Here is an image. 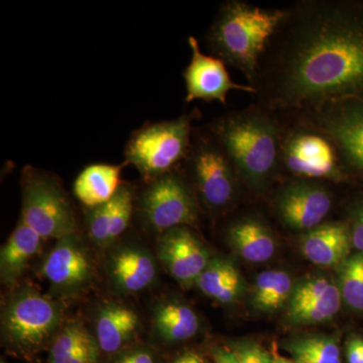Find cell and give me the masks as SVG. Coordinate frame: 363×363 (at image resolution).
<instances>
[{
    "instance_id": "obj_34",
    "label": "cell",
    "mask_w": 363,
    "mask_h": 363,
    "mask_svg": "<svg viewBox=\"0 0 363 363\" xmlns=\"http://www.w3.org/2000/svg\"><path fill=\"white\" fill-rule=\"evenodd\" d=\"M348 363H363V339L354 336L351 337L346 347Z\"/></svg>"
},
{
    "instance_id": "obj_4",
    "label": "cell",
    "mask_w": 363,
    "mask_h": 363,
    "mask_svg": "<svg viewBox=\"0 0 363 363\" xmlns=\"http://www.w3.org/2000/svg\"><path fill=\"white\" fill-rule=\"evenodd\" d=\"M65 323L60 300L44 295L35 286L14 288L2 308V346L13 357L32 362L49 350Z\"/></svg>"
},
{
    "instance_id": "obj_22",
    "label": "cell",
    "mask_w": 363,
    "mask_h": 363,
    "mask_svg": "<svg viewBox=\"0 0 363 363\" xmlns=\"http://www.w3.org/2000/svg\"><path fill=\"white\" fill-rule=\"evenodd\" d=\"M206 297L223 305L238 302L245 292V279L231 260L211 257L209 264L196 281Z\"/></svg>"
},
{
    "instance_id": "obj_18",
    "label": "cell",
    "mask_w": 363,
    "mask_h": 363,
    "mask_svg": "<svg viewBox=\"0 0 363 363\" xmlns=\"http://www.w3.org/2000/svg\"><path fill=\"white\" fill-rule=\"evenodd\" d=\"M44 241L42 236L21 219L0 252L2 284L13 289L18 286L28 264L42 250Z\"/></svg>"
},
{
    "instance_id": "obj_15",
    "label": "cell",
    "mask_w": 363,
    "mask_h": 363,
    "mask_svg": "<svg viewBox=\"0 0 363 363\" xmlns=\"http://www.w3.org/2000/svg\"><path fill=\"white\" fill-rule=\"evenodd\" d=\"M106 272L117 292L140 293L157 281V262L147 248L138 245H123L109 255Z\"/></svg>"
},
{
    "instance_id": "obj_9",
    "label": "cell",
    "mask_w": 363,
    "mask_h": 363,
    "mask_svg": "<svg viewBox=\"0 0 363 363\" xmlns=\"http://www.w3.org/2000/svg\"><path fill=\"white\" fill-rule=\"evenodd\" d=\"M40 274L57 300L77 298L93 286L96 276L94 262L79 233L56 240L48 252Z\"/></svg>"
},
{
    "instance_id": "obj_27",
    "label": "cell",
    "mask_w": 363,
    "mask_h": 363,
    "mask_svg": "<svg viewBox=\"0 0 363 363\" xmlns=\"http://www.w3.org/2000/svg\"><path fill=\"white\" fill-rule=\"evenodd\" d=\"M342 303L337 283L322 297L304 306L288 310L286 317L294 325H314L329 321L339 312Z\"/></svg>"
},
{
    "instance_id": "obj_1",
    "label": "cell",
    "mask_w": 363,
    "mask_h": 363,
    "mask_svg": "<svg viewBox=\"0 0 363 363\" xmlns=\"http://www.w3.org/2000/svg\"><path fill=\"white\" fill-rule=\"evenodd\" d=\"M272 108L317 111L363 97V9L330 0L286 11L255 80Z\"/></svg>"
},
{
    "instance_id": "obj_31",
    "label": "cell",
    "mask_w": 363,
    "mask_h": 363,
    "mask_svg": "<svg viewBox=\"0 0 363 363\" xmlns=\"http://www.w3.org/2000/svg\"><path fill=\"white\" fill-rule=\"evenodd\" d=\"M106 363H161L159 352L150 345L133 344L108 357Z\"/></svg>"
},
{
    "instance_id": "obj_25",
    "label": "cell",
    "mask_w": 363,
    "mask_h": 363,
    "mask_svg": "<svg viewBox=\"0 0 363 363\" xmlns=\"http://www.w3.org/2000/svg\"><path fill=\"white\" fill-rule=\"evenodd\" d=\"M297 363H342L337 338L321 334L298 336L284 344Z\"/></svg>"
},
{
    "instance_id": "obj_36",
    "label": "cell",
    "mask_w": 363,
    "mask_h": 363,
    "mask_svg": "<svg viewBox=\"0 0 363 363\" xmlns=\"http://www.w3.org/2000/svg\"><path fill=\"white\" fill-rule=\"evenodd\" d=\"M172 363H207L201 354L193 350L185 351L178 355Z\"/></svg>"
},
{
    "instance_id": "obj_26",
    "label": "cell",
    "mask_w": 363,
    "mask_h": 363,
    "mask_svg": "<svg viewBox=\"0 0 363 363\" xmlns=\"http://www.w3.org/2000/svg\"><path fill=\"white\" fill-rule=\"evenodd\" d=\"M336 269L342 301L351 309L363 312V252L350 255Z\"/></svg>"
},
{
    "instance_id": "obj_5",
    "label": "cell",
    "mask_w": 363,
    "mask_h": 363,
    "mask_svg": "<svg viewBox=\"0 0 363 363\" xmlns=\"http://www.w3.org/2000/svg\"><path fill=\"white\" fill-rule=\"evenodd\" d=\"M21 219L45 240L79 233L77 214L62 181L28 164L21 177Z\"/></svg>"
},
{
    "instance_id": "obj_2",
    "label": "cell",
    "mask_w": 363,
    "mask_h": 363,
    "mask_svg": "<svg viewBox=\"0 0 363 363\" xmlns=\"http://www.w3.org/2000/svg\"><path fill=\"white\" fill-rule=\"evenodd\" d=\"M208 130L241 180L255 190L267 187L281 160L279 124L259 109L233 112L216 119Z\"/></svg>"
},
{
    "instance_id": "obj_10",
    "label": "cell",
    "mask_w": 363,
    "mask_h": 363,
    "mask_svg": "<svg viewBox=\"0 0 363 363\" xmlns=\"http://www.w3.org/2000/svg\"><path fill=\"white\" fill-rule=\"evenodd\" d=\"M313 118L341 159L363 174V97L325 105L313 111Z\"/></svg>"
},
{
    "instance_id": "obj_23",
    "label": "cell",
    "mask_w": 363,
    "mask_h": 363,
    "mask_svg": "<svg viewBox=\"0 0 363 363\" xmlns=\"http://www.w3.org/2000/svg\"><path fill=\"white\" fill-rule=\"evenodd\" d=\"M157 337L166 343L187 341L200 329V320L190 306L172 300L157 305L152 318Z\"/></svg>"
},
{
    "instance_id": "obj_13",
    "label": "cell",
    "mask_w": 363,
    "mask_h": 363,
    "mask_svg": "<svg viewBox=\"0 0 363 363\" xmlns=\"http://www.w3.org/2000/svg\"><path fill=\"white\" fill-rule=\"evenodd\" d=\"M331 208L328 189L311 181L288 184L274 198V209L279 220L296 230H311L323 223Z\"/></svg>"
},
{
    "instance_id": "obj_33",
    "label": "cell",
    "mask_w": 363,
    "mask_h": 363,
    "mask_svg": "<svg viewBox=\"0 0 363 363\" xmlns=\"http://www.w3.org/2000/svg\"><path fill=\"white\" fill-rule=\"evenodd\" d=\"M350 228L352 247L363 252V200L351 209Z\"/></svg>"
},
{
    "instance_id": "obj_21",
    "label": "cell",
    "mask_w": 363,
    "mask_h": 363,
    "mask_svg": "<svg viewBox=\"0 0 363 363\" xmlns=\"http://www.w3.org/2000/svg\"><path fill=\"white\" fill-rule=\"evenodd\" d=\"M48 351L47 363H101L96 338L77 321L66 322Z\"/></svg>"
},
{
    "instance_id": "obj_19",
    "label": "cell",
    "mask_w": 363,
    "mask_h": 363,
    "mask_svg": "<svg viewBox=\"0 0 363 363\" xmlns=\"http://www.w3.org/2000/svg\"><path fill=\"white\" fill-rule=\"evenodd\" d=\"M128 162L121 164H92L86 167L74 182L76 198L87 208L111 202L123 185L121 173Z\"/></svg>"
},
{
    "instance_id": "obj_38",
    "label": "cell",
    "mask_w": 363,
    "mask_h": 363,
    "mask_svg": "<svg viewBox=\"0 0 363 363\" xmlns=\"http://www.w3.org/2000/svg\"><path fill=\"white\" fill-rule=\"evenodd\" d=\"M0 363H7V362L6 359H4V357H1V359H0Z\"/></svg>"
},
{
    "instance_id": "obj_14",
    "label": "cell",
    "mask_w": 363,
    "mask_h": 363,
    "mask_svg": "<svg viewBox=\"0 0 363 363\" xmlns=\"http://www.w3.org/2000/svg\"><path fill=\"white\" fill-rule=\"evenodd\" d=\"M157 257L181 286H192L212 257L190 227L180 226L160 235Z\"/></svg>"
},
{
    "instance_id": "obj_8",
    "label": "cell",
    "mask_w": 363,
    "mask_h": 363,
    "mask_svg": "<svg viewBox=\"0 0 363 363\" xmlns=\"http://www.w3.org/2000/svg\"><path fill=\"white\" fill-rule=\"evenodd\" d=\"M185 162L196 195L208 209L221 212L233 204L238 176L209 130L193 133Z\"/></svg>"
},
{
    "instance_id": "obj_12",
    "label": "cell",
    "mask_w": 363,
    "mask_h": 363,
    "mask_svg": "<svg viewBox=\"0 0 363 363\" xmlns=\"http://www.w3.org/2000/svg\"><path fill=\"white\" fill-rule=\"evenodd\" d=\"M192 57L183 73L186 85V102L194 100L218 101L226 104L229 91L240 90L257 94L253 86L234 82L227 71L225 63L214 56L203 54L199 43L193 35L188 38Z\"/></svg>"
},
{
    "instance_id": "obj_24",
    "label": "cell",
    "mask_w": 363,
    "mask_h": 363,
    "mask_svg": "<svg viewBox=\"0 0 363 363\" xmlns=\"http://www.w3.org/2000/svg\"><path fill=\"white\" fill-rule=\"evenodd\" d=\"M290 274L279 269L262 272L255 279L252 294V304L262 313H272L281 309L290 301L294 291Z\"/></svg>"
},
{
    "instance_id": "obj_28",
    "label": "cell",
    "mask_w": 363,
    "mask_h": 363,
    "mask_svg": "<svg viewBox=\"0 0 363 363\" xmlns=\"http://www.w3.org/2000/svg\"><path fill=\"white\" fill-rule=\"evenodd\" d=\"M111 204V245H114L130 226L135 212V190L130 184L123 183Z\"/></svg>"
},
{
    "instance_id": "obj_7",
    "label": "cell",
    "mask_w": 363,
    "mask_h": 363,
    "mask_svg": "<svg viewBox=\"0 0 363 363\" xmlns=\"http://www.w3.org/2000/svg\"><path fill=\"white\" fill-rule=\"evenodd\" d=\"M145 182L135 196V213L145 228L161 235L169 229L195 225L199 216L198 197L178 168Z\"/></svg>"
},
{
    "instance_id": "obj_20",
    "label": "cell",
    "mask_w": 363,
    "mask_h": 363,
    "mask_svg": "<svg viewBox=\"0 0 363 363\" xmlns=\"http://www.w3.org/2000/svg\"><path fill=\"white\" fill-rule=\"evenodd\" d=\"M226 234L231 247L252 264L267 262L276 252V240L271 230L255 217H243L231 222Z\"/></svg>"
},
{
    "instance_id": "obj_17",
    "label": "cell",
    "mask_w": 363,
    "mask_h": 363,
    "mask_svg": "<svg viewBox=\"0 0 363 363\" xmlns=\"http://www.w3.org/2000/svg\"><path fill=\"white\" fill-rule=\"evenodd\" d=\"M140 327L135 310L119 303H105L95 317L94 336L101 352L109 357L133 345Z\"/></svg>"
},
{
    "instance_id": "obj_35",
    "label": "cell",
    "mask_w": 363,
    "mask_h": 363,
    "mask_svg": "<svg viewBox=\"0 0 363 363\" xmlns=\"http://www.w3.org/2000/svg\"><path fill=\"white\" fill-rule=\"evenodd\" d=\"M212 357L214 363H240L235 354L225 347H216L212 350Z\"/></svg>"
},
{
    "instance_id": "obj_32",
    "label": "cell",
    "mask_w": 363,
    "mask_h": 363,
    "mask_svg": "<svg viewBox=\"0 0 363 363\" xmlns=\"http://www.w3.org/2000/svg\"><path fill=\"white\" fill-rule=\"evenodd\" d=\"M228 348L235 354L240 363H272L271 353L253 341H233Z\"/></svg>"
},
{
    "instance_id": "obj_3",
    "label": "cell",
    "mask_w": 363,
    "mask_h": 363,
    "mask_svg": "<svg viewBox=\"0 0 363 363\" xmlns=\"http://www.w3.org/2000/svg\"><path fill=\"white\" fill-rule=\"evenodd\" d=\"M284 9H264L231 0L222 4L208 30L210 51L255 81L262 55L285 18Z\"/></svg>"
},
{
    "instance_id": "obj_6",
    "label": "cell",
    "mask_w": 363,
    "mask_h": 363,
    "mask_svg": "<svg viewBox=\"0 0 363 363\" xmlns=\"http://www.w3.org/2000/svg\"><path fill=\"white\" fill-rule=\"evenodd\" d=\"M192 114L171 121L143 124L124 147V161L133 164L143 181L152 180L185 162L192 143Z\"/></svg>"
},
{
    "instance_id": "obj_16",
    "label": "cell",
    "mask_w": 363,
    "mask_h": 363,
    "mask_svg": "<svg viewBox=\"0 0 363 363\" xmlns=\"http://www.w3.org/2000/svg\"><path fill=\"white\" fill-rule=\"evenodd\" d=\"M350 224L325 222L306 231L300 240L303 257L316 266L337 267L351 255Z\"/></svg>"
},
{
    "instance_id": "obj_30",
    "label": "cell",
    "mask_w": 363,
    "mask_h": 363,
    "mask_svg": "<svg viewBox=\"0 0 363 363\" xmlns=\"http://www.w3.org/2000/svg\"><path fill=\"white\" fill-rule=\"evenodd\" d=\"M87 209L86 224L90 240L98 247H111V204Z\"/></svg>"
},
{
    "instance_id": "obj_11",
    "label": "cell",
    "mask_w": 363,
    "mask_h": 363,
    "mask_svg": "<svg viewBox=\"0 0 363 363\" xmlns=\"http://www.w3.org/2000/svg\"><path fill=\"white\" fill-rule=\"evenodd\" d=\"M281 159L289 171L305 179H333L339 176L338 152L321 133L293 131L281 143Z\"/></svg>"
},
{
    "instance_id": "obj_37",
    "label": "cell",
    "mask_w": 363,
    "mask_h": 363,
    "mask_svg": "<svg viewBox=\"0 0 363 363\" xmlns=\"http://www.w3.org/2000/svg\"><path fill=\"white\" fill-rule=\"evenodd\" d=\"M272 363H297L294 362L293 359H290V358H286L284 357H281V355L274 354L272 355Z\"/></svg>"
},
{
    "instance_id": "obj_29",
    "label": "cell",
    "mask_w": 363,
    "mask_h": 363,
    "mask_svg": "<svg viewBox=\"0 0 363 363\" xmlns=\"http://www.w3.org/2000/svg\"><path fill=\"white\" fill-rule=\"evenodd\" d=\"M336 281H332L326 276H313L298 281L294 286L292 296L289 301L288 310L296 309L317 300L335 285Z\"/></svg>"
}]
</instances>
